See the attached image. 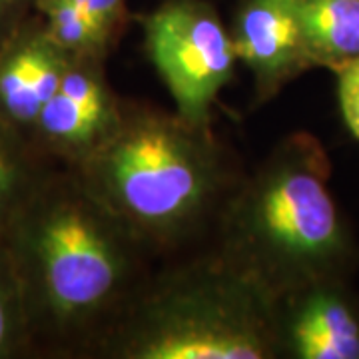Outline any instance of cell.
<instances>
[{
  "label": "cell",
  "instance_id": "277c9868",
  "mask_svg": "<svg viewBox=\"0 0 359 359\" xmlns=\"http://www.w3.org/2000/svg\"><path fill=\"white\" fill-rule=\"evenodd\" d=\"M276 299L210 250L150 273L96 358L278 359Z\"/></svg>",
  "mask_w": 359,
  "mask_h": 359
},
{
  "label": "cell",
  "instance_id": "2e32d148",
  "mask_svg": "<svg viewBox=\"0 0 359 359\" xmlns=\"http://www.w3.org/2000/svg\"><path fill=\"white\" fill-rule=\"evenodd\" d=\"M34 13V0H0V46Z\"/></svg>",
  "mask_w": 359,
  "mask_h": 359
},
{
  "label": "cell",
  "instance_id": "5bb4252c",
  "mask_svg": "<svg viewBox=\"0 0 359 359\" xmlns=\"http://www.w3.org/2000/svg\"><path fill=\"white\" fill-rule=\"evenodd\" d=\"M339 114L347 132L359 142V58L332 70Z\"/></svg>",
  "mask_w": 359,
  "mask_h": 359
},
{
  "label": "cell",
  "instance_id": "52a82bcc",
  "mask_svg": "<svg viewBox=\"0 0 359 359\" xmlns=\"http://www.w3.org/2000/svg\"><path fill=\"white\" fill-rule=\"evenodd\" d=\"M278 359H359V294L332 276L276 297Z\"/></svg>",
  "mask_w": 359,
  "mask_h": 359
},
{
  "label": "cell",
  "instance_id": "7c38bea8",
  "mask_svg": "<svg viewBox=\"0 0 359 359\" xmlns=\"http://www.w3.org/2000/svg\"><path fill=\"white\" fill-rule=\"evenodd\" d=\"M34 13L42 18L52 40L70 58L108 60L118 46L102 26L72 0H34Z\"/></svg>",
  "mask_w": 359,
  "mask_h": 359
},
{
  "label": "cell",
  "instance_id": "3957f363",
  "mask_svg": "<svg viewBox=\"0 0 359 359\" xmlns=\"http://www.w3.org/2000/svg\"><path fill=\"white\" fill-rule=\"evenodd\" d=\"M332 160L297 130L242 176L214 226V252L273 299L321 278H351L355 233L332 192Z\"/></svg>",
  "mask_w": 359,
  "mask_h": 359
},
{
  "label": "cell",
  "instance_id": "30bf717a",
  "mask_svg": "<svg viewBox=\"0 0 359 359\" xmlns=\"http://www.w3.org/2000/svg\"><path fill=\"white\" fill-rule=\"evenodd\" d=\"M308 60L313 68L359 58V0H295Z\"/></svg>",
  "mask_w": 359,
  "mask_h": 359
},
{
  "label": "cell",
  "instance_id": "ba28073f",
  "mask_svg": "<svg viewBox=\"0 0 359 359\" xmlns=\"http://www.w3.org/2000/svg\"><path fill=\"white\" fill-rule=\"evenodd\" d=\"M230 34L257 104H268L311 70L295 0H238Z\"/></svg>",
  "mask_w": 359,
  "mask_h": 359
},
{
  "label": "cell",
  "instance_id": "5b68a950",
  "mask_svg": "<svg viewBox=\"0 0 359 359\" xmlns=\"http://www.w3.org/2000/svg\"><path fill=\"white\" fill-rule=\"evenodd\" d=\"M134 20L174 110L196 124H212V108L238 65L230 26L216 6L210 0H162Z\"/></svg>",
  "mask_w": 359,
  "mask_h": 359
},
{
  "label": "cell",
  "instance_id": "8992f818",
  "mask_svg": "<svg viewBox=\"0 0 359 359\" xmlns=\"http://www.w3.org/2000/svg\"><path fill=\"white\" fill-rule=\"evenodd\" d=\"M122 106L124 98L106 74V60L72 58L30 140L50 162L74 168L114 132Z\"/></svg>",
  "mask_w": 359,
  "mask_h": 359
},
{
  "label": "cell",
  "instance_id": "7a4b0ae2",
  "mask_svg": "<svg viewBox=\"0 0 359 359\" xmlns=\"http://www.w3.org/2000/svg\"><path fill=\"white\" fill-rule=\"evenodd\" d=\"M70 170L152 257L174 256L214 230L242 178L212 124L134 100H124L114 132Z\"/></svg>",
  "mask_w": 359,
  "mask_h": 359
},
{
  "label": "cell",
  "instance_id": "6da1fadb",
  "mask_svg": "<svg viewBox=\"0 0 359 359\" xmlns=\"http://www.w3.org/2000/svg\"><path fill=\"white\" fill-rule=\"evenodd\" d=\"M2 242L34 351L96 358L150 276L148 250L66 166L42 178Z\"/></svg>",
  "mask_w": 359,
  "mask_h": 359
},
{
  "label": "cell",
  "instance_id": "9a60e30c",
  "mask_svg": "<svg viewBox=\"0 0 359 359\" xmlns=\"http://www.w3.org/2000/svg\"><path fill=\"white\" fill-rule=\"evenodd\" d=\"M78 8H82L92 20H96L104 30L116 40L124 36L134 14L128 11V0H72Z\"/></svg>",
  "mask_w": 359,
  "mask_h": 359
},
{
  "label": "cell",
  "instance_id": "8fae6325",
  "mask_svg": "<svg viewBox=\"0 0 359 359\" xmlns=\"http://www.w3.org/2000/svg\"><path fill=\"white\" fill-rule=\"evenodd\" d=\"M50 170V160L32 140L0 118V240Z\"/></svg>",
  "mask_w": 359,
  "mask_h": 359
},
{
  "label": "cell",
  "instance_id": "9c48e42d",
  "mask_svg": "<svg viewBox=\"0 0 359 359\" xmlns=\"http://www.w3.org/2000/svg\"><path fill=\"white\" fill-rule=\"evenodd\" d=\"M70 60L39 14H30L0 46V118L30 138Z\"/></svg>",
  "mask_w": 359,
  "mask_h": 359
},
{
  "label": "cell",
  "instance_id": "4fadbf2b",
  "mask_svg": "<svg viewBox=\"0 0 359 359\" xmlns=\"http://www.w3.org/2000/svg\"><path fill=\"white\" fill-rule=\"evenodd\" d=\"M34 351L25 299L8 250L0 240V359H16Z\"/></svg>",
  "mask_w": 359,
  "mask_h": 359
}]
</instances>
